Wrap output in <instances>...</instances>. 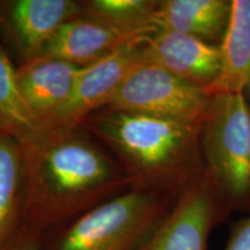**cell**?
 I'll list each match as a JSON object with an SVG mask.
<instances>
[{"label": "cell", "mask_w": 250, "mask_h": 250, "mask_svg": "<svg viewBox=\"0 0 250 250\" xmlns=\"http://www.w3.org/2000/svg\"><path fill=\"white\" fill-rule=\"evenodd\" d=\"M210 95L142 54L105 108L201 125Z\"/></svg>", "instance_id": "cell-5"}, {"label": "cell", "mask_w": 250, "mask_h": 250, "mask_svg": "<svg viewBox=\"0 0 250 250\" xmlns=\"http://www.w3.org/2000/svg\"><path fill=\"white\" fill-rule=\"evenodd\" d=\"M144 57L210 95L223 72L220 46L176 31L158 30L144 41Z\"/></svg>", "instance_id": "cell-9"}, {"label": "cell", "mask_w": 250, "mask_h": 250, "mask_svg": "<svg viewBox=\"0 0 250 250\" xmlns=\"http://www.w3.org/2000/svg\"><path fill=\"white\" fill-rule=\"evenodd\" d=\"M81 67L41 56L17 65V86L39 130L58 114L70 98Z\"/></svg>", "instance_id": "cell-10"}, {"label": "cell", "mask_w": 250, "mask_h": 250, "mask_svg": "<svg viewBox=\"0 0 250 250\" xmlns=\"http://www.w3.org/2000/svg\"><path fill=\"white\" fill-rule=\"evenodd\" d=\"M4 250H42L41 236L22 227Z\"/></svg>", "instance_id": "cell-18"}, {"label": "cell", "mask_w": 250, "mask_h": 250, "mask_svg": "<svg viewBox=\"0 0 250 250\" xmlns=\"http://www.w3.org/2000/svg\"><path fill=\"white\" fill-rule=\"evenodd\" d=\"M233 213L203 171L182 190L161 224L137 250H206L208 236Z\"/></svg>", "instance_id": "cell-6"}, {"label": "cell", "mask_w": 250, "mask_h": 250, "mask_svg": "<svg viewBox=\"0 0 250 250\" xmlns=\"http://www.w3.org/2000/svg\"><path fill=\"white\" fill-rule=\"evenodd\" d=\"M160 0H83V14L134 35L158 31L156 11Z\"/></svg>", "instance_id": "cell-15"}, {"label": "cell", "mask_w": 250, "mask_h": 250, "mask_svg": "<svg viewBox=\"0 0 250 250\" xmlns=\"http://www.w3.org/2000/svg\"><path fill=\"white\" fill-rule=\"evenodd\" d=\"M225 250H250V213L233 224Z\"/></svg>", "instance_id": "cell-17"}, {"label": "cell", "mask_w": 250, "mask_h": 250, "mask_svg": "<svg viewBox=\"0 0 250 250\" xmlns=\"http://www.w3.org/2000/svg\"><path fill=\"white\" fill-rule=\"evenodd\" d=\"M146 37L148 36L125 33L88 15L81 14L62 24L42 56L86 67L134 41Z\"/></svg>", "instance_id": "cell-11"}, {"label": "cell", "mask_w": 250, "mask_h": 250, "mask_svg": "<svg viewBox=\"0 0 250 250\" xmlns=\"http://www.w3.org/2000/svg\"><path fill=\"white\" fill-rule=\"evenodd\" d=\"M201 125L103 108L80 126L123 168L131 189L177 198L204 171Z\"/></svg>", "instance_id": "cell-2"}, {"label": "cell", "mask_w": 250, "mask_h": 250, "mask_svg": "<svg viewBox=\"0 0 250 250\" xmlns=\"http://www.w3.org/2000/svg\"><path fill=\"white\" fill-rule=\"evenodd\" d=\"M0 127L19 142L31 138L39 127L28 114L17 86V66L0 42Z\"/></svg>", "instance_id": "cell-16"}, {"label": "cell", "mask_w": 250, "mask_h": 250, "mask_svg": "<svg viewBox=\"0 0 250 250\" xmlns=\"http://www.w3.org/2000/svg\"><path fill=\"white\" fill-rule=\"evenodd\" d=\"M221 77L214 93H242L250 104V0H233L229 27L220 45Z\"/></svg>", "instance_id": "cell-14"}, {"label": "cell", "mask_w": 250, "mask_h": 250, "mask_svg": "<svg viewBox=\"0 0 250 250\" xmlns=\"http://www.w3.org/2000/svg\"><path fill=\"white\" fill-rule=\"evenodd\" d=\"M24 191L22 147L0 127V250L23 226Z\"/></svg>", "instance_id": "cell-13"}, {"label": "cell", "mask_w": 250, "mask_h": 250, "mask_svg": "<svg viewBox=\"0 0 250 250\" xmlns=\"http://www.w3.org/2000/svg\"><path fill=\"white\" fill-rule=\"evenodd\" d=\"M20 144L22 227L41 237L131 189L123 168L81 126L39 131Z\"/></svg>", "instance_id": "cell-1"}, {"label": "cell", "mask_w": 250, "mask_h": 250, "mask_svg": "<svg viewBox=\"0 0 250 250\" xmlns=\"http://www.w3.org/2000/svg\"><path fill=\"white\" fill-rule=\"evenodd\" d=\"M146 39L134 41L101 61L81 67L67 102L40 131L78 127L94 112L107 107L127 72L142 57Z\"/></svg>", "instance_id": "cell-8"}, {"label": "cell", "mask_w": 250, "mask_h": 250, "mask_svg": "<svg viewBox=\"0 0 250 250\" xmlns=\"http://www.w3.org/2000/svg\"><path fill=\"white\" fill-rule=\"evenodd\" d=\"M205 174L233 212L250 213V104L242 93L210 95L201 125Z\"/></svg>", "instance_id": "cell-4"}, {"label": "cell", "mask_w": 250, "mask_h": 250, "mask_svg": "<svg viewBox=\"0 0 250 250\" xmlns=\"http://www.w3.org/2000/svg\"><path fill=\"white\" fill-rule=\"evenodd\" d=\"M81 14L77 0H0V41L22 64L41 57L62 24Z\"/></svg>", "instance_id": "cell-7"}, {"label": "cell", "mask_w": 250, "mask_h": 250, "mask_svg": "<svg viewBox=\"0 0 250 250\" xmlns=\"http://www.w3.org/2000/svg\"><path fill=\"white\" fill-rule=\"evenodd\" d=\"M175 197L129 189L41 237L42 250H137L161 224Z\"/></svg>", "instance_id": "cell-3"}, {"label": "cell", "mask_w": 250, "mask_h": 250, "mask_svg": "<svg viewBox=\"0 0 250 250\" xmlns=\"http://www.w3.org/2000/svg\"><path fill=\"white\" fill-rule=\"evenodd\" d=\"M233 0H160L159 30L176 31L220 46L229 27Z\"/></svg>", "instance_id": "cell-12"}]
</instances>
